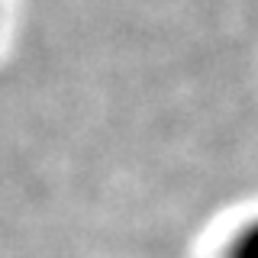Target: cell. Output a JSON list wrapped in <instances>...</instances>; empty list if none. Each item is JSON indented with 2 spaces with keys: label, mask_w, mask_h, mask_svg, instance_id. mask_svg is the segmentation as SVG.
<instances>
[{
  "label": "cell",
  "mask_w": 258,
  "mask_h": 258,
  "mask_svg": "<svg viewBox=\"0 0 258 258\" xmlns=\"http://www.w3.org/2000/svg\"><path fill=\"white\" fill-rule=\"evenodd\" d=\"M229 258H258V220L242 226L229 245Z\"/></svg>",
  "instance_id": "1"
}]
</instances>
